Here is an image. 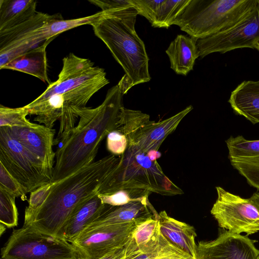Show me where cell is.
I'll use <instances>...</instances> for the list:
<instances>
[{
    "label": "cell",
    "instance_id": "obj_25",
    "mask_svg": "<svg viewBox=\"0 0 259 259\" xmlns=\"http://www.w3.org/2000/svg\"><path fill=\"white\" fill-rule=\"evenodd\" d=\"M52 15L37 12L28 21L10 29L0 31V49L11 44L28 40L30 33L40 27Z\"/></svg>",
    "mask_w": 259,
    "mask_h": 259
},
{
    "label": "cell",
    "instance_id": "obj_30",
    "mask_svg": "<svg viewBox=\"0 0 259 259\" xmlns=\"http://www.w3.org/2000/svg\"><path fill=\"white\" fill-rule=\"evenodd\" d=\"M0 188L10 194L20 197L22 200H27L26 189L0 163Z\"/></svg>",
    "mask_w": 259,
    "mask_h": 259
},
{
    "label": "cell",
    "instance_id": "obj_16",
    "mask_svg": "<svg viewBox=\"0 0 259 259\" xmlns=\"http://www.w3.org/2000/svg\"><path fill=\"white\" fill-rule=\"evenodd\" d=\"M150 218L158 219L159 213L147 198L120 206L107 204L102 214L89 227L137 222Z\"/></svg>",
    "mask_w": 259,
    "mask_h": 259
},
{
    "label": "cell",
    "instance_id": "obj_34",
    "mask_svg": "<svg viewBox=\"0 0 259 259\" xmlns=\"http://www.w3.org/2000/svg\"><path fill=\"white\" fill-rule=\"evenodd\" d=\"M89 2L99 7L102 11L133 7L128 0H89Z\"/></svg>",
    "mask_w": 259,
    "mask_h": 259
},
{
    "label": "cell",
    "instance_id": "obj_9",
    "mask_svg": "<svg viewBox=\"0 0 259 259\" xmlns=\"http://www.w3.org/2000/svg\"><path fill=\"white\" fill-rule=\"evenodd\" d=\"M0 163L27 193L52 181L42 162L13 137L7 126H0Z\"/></svg>",
    "mask_w": 259,
    "mask_h": 259
},
{
    "label": "cell",
    "instance_id": "obj_8",
    "mask_svg": "<svg viewBox=\"0 0 259 259\" xmlns=\"http://www.w3.org/2000/svg\"><path fill=\"white\" fill-rule=\"evenodd\" d=\"M190 105L164 120H150L149 115L139 110L121 108L116 129L124 134L128 145H134L147 154L158 151L166 138L173 133L183 118L192 109Z\"/></svg>",
    "mask_w": 259,
    "mask_h": 259
},
{
    "label": "cell",
    "instance_id": "obj_14",
    "mask_svg": "<svg viewBox=\"0 0 259 259\" xmlns=\"http://www.w3.org/2000/svg\"><path fill=\"white\" fill-rule=\"evenodd\" d=\"M7 127L13 137L42 162L52 179L56 157L53 150L55 130L34 123L27 126Z\"/></svg>",
    "mask_w": 259,
    "mask_h": 259
},
{
    "label": "cell",
    "instance_id": "obj_36",
    "mask_svg": "<svg viewBox=\"0 0 259 259\" xmlns=\"http://www.w3.org/2000/svg\"><path fill=\"white\" fill-rule=\"evenodd\" d=\"M100 259H126L125 247L123 246L115 248Z\"/></svg>",
    "mask_w": 259,
    "mask_h": 259
},
{
    "label": "cell",
    "instance_id": "obj_20",
    "mask_svg": "<svg viewBox=\"0 0 259 259\" xmlns=\"http://www.w3.org/2000/svg\"><path fill=\"white\" fill-rule=\"evenodd\" d=\"M158 219L150 218L137 222L130 239L124 246L126 259H130L159 245L161 233Z\"/></svg>",
    "mask_w": 259,
    "mask_h": 259
},
{
    "label": "cell",
    "instance_id": "obj_1",
    "mask_svg": "<svg viewBox=\"0 0 259 259\" xmlns=\"http://www.w3.org/2000/svg\"><path fill=\"white\" fill-rule=\"evenodd\" d=\"M122 89L118 83L107 92L103 103L78 111L79 121L56 152L51 183L57 182L94 162L101 143L115 130L122 104Z\"/></svg>",
    "mask_w": 259,
    "mask_h": 259
},
{
    "label": "cell",
    "instance_id": "obj_6",
    "mask_svg": "<svg viewBox=\"0 0 259 259\" xmlns=\"http://www.w3.org/2000/svg\"><path fill=\"white\" fill-rule=\"evenodd\" d=\"M62 61L58 79L51 83L34 100L40 101L60 94L66 101L84 106L96 92L109 83L104 69L94 66L88 59L70 53Z\"/></svg>",
    "mask_w": 259,
    "mask_h": 259
},
{
    "label": "cell",
    "instance_id": "obj_33",
    "mask_svg": "<svg viewBox=\"0 0 259 259\" xmlns=\"http://www.w3.org/2000/svg\"><path fill=\"white\" fill-rule=\"evenodd\" d=\"M127 147L126 137L118 130H113L107 136V148L112 154L120 156L125 152Z\"/></svg>",
    "mask_w": 259,
    "mask_h": 259
},
{
    "label": "cell",
    "instance_id": "obj_2",
    "mask_svg": "<svg viewBox=\"0 0 259 259\" xmlns=\"http://www.w3.org/2000/svg\"><path fill=\"white\" fill-rule=\"evenodd\" d=\"M118 160L119 157L113 154L105 156L62 180L51 183L46 199L24 224L57 236L74 209L98 193L100 186Z\"/></svg>",
    "mask_w": 259,
    "mask_h": 259
},
{
    "label": "cell",
    "instance_id": "obj_37",
    "mask_svg": "<svg viewBox=\"0 0 259 259\" xmlns=\"http://www.w3.org/2000/svg\"><path fill=\"white\" fill-rule=\"evenodd\" d=\"M250 199L259 209V192L254 193Z\"/></svg>",
    "mask_w": 259,
    "mask_h": 259
},
{
    "label": "cell",
    "instance_id": "obj_19",
    "mask_svg": "<svg viewBox=\"0 0 259 259\" xmlns=\"http://www.w3.org/2000/svg\"><path fill=\"white\" fill-rule=\"evenodd\" d=\"M234 112L252 124L259 123V80H245L232 92L228 100Z\"/></svg>",
    "mask_w": 259,
    "mask_h": 259
},
{
    "label": "cell",
    "instance_id": "obj_22",
    "mask_svg": "<svg viewBox=\"0 0 259 259\" xmlns=\"http://www.w3.org/2000/svg\"><path fill=\"white\" fill-rule=\"evenodd\" d=\"M197 40L191 36L178 35L166 50L170 68L177 74L186 75L193 70L195 60L199 57Z\"/></svg>",
    "mask_w": 259,
    "mask_h": 259
},
{
    "label": "cell",
    "instance_id": "obj_18",
    "mask_svg": "<svg viewBox=\"0 0 259 259\" xmlns=\"http://www.w3.org/2000/svg\"><path fill=\"white\" fill-rule=\"evenodd\" d=\"M158 220L162 236L194 259H197V234L194 228L169 217L165 210L159 213Z\"/></svg>",
    "mask_w": 259,
    "mask_h": 259
},
{
    "label": "cell",
    "instance_id": "obj_17",
    "mask_svg": "<svg viewBox=\"0 0 259 259\" xmlns=\"http://www.w3.org/2000/svg\"><path fill=\"white\" fill-rule=\"evenodd\" d=\"M97 194L78 205L72 212L57 236L71 243L106 209Z\"/></svg>",
    "mask_w": 259,
    "mask_h": 259
},
{
    "label": "cell",
    "instance_id": "obj_5",
    "mask_svg": "<svg viewBox=\"0 0 259 259\" xmlns=\"http://www.w3.org/2000/svg\"><path fill=\"white\" fill-rule=\"evenodd\" d=\"M259 0H190L174 25L197 39L226 30L241 20Z\"/></svg>",
    "mask_w": 259,
    "mask_h": 259
},
{
    "label": "cell",
    "instance_id": "obj_32",
    "mask_svg": "<svg viewBox=\"0 0 259 259\" xmlns=\"http://www.w3.org/2000/svg\"><path fill=\"white\" fill-rule=\"evenodd\" d=\"M138 14L145 17L152 24L163 1L128 0Z\"/></svg>",
    "mask_w": 259,
    "mask_h": 259
},
{
    "label": "cell",
    "instance_id": "obj_10",
    "mask_svg": "<svg viewBox=\"0 0 259 259\" xmlns=\"http://www.w3.org/2000/svg\"><path fill=\"white\" fill-rule=\"evenodd\" d=\"M217 199L210 213L219 227L232 233L247 235L259 231V209L249 198H244L215 187Z\"/></svg>",
    "mask_w": 259,
    "mask_h": 259
},
{
    "label": "cell",
    "instance_id": "obj_35",
    "mask_svg": "<svg viewBox=\"0 0 259 259\" xmlns=\"http://www.w3.org/2000/svg\"><path fill=\"white\" fill-rule=\"evenodd\" d=\"M165 241V237L161 234L160 242L157 247L150 250L142 252L130 259H156L163 251Z\"/></svg>",
    "mask_w": 259,
    "mask_h": 259
},
{
    "label": "cell",
    "instance_id": "obj_31",
    "mask_svg": "<svg viewBox=\"0 0 259 259\" xmlns=\"http://www.w3.org/2000/svg\"><path fill=\"white\" fill-rule=\"evenodd\" d=\"M51 184L43 185L30 193L28 206L25 210L24 222H27L42 204L48 197Z\"/></svg>",
    "mask_w": 259,
    "mask_h": 259
},
{
    "label": "cell",
    "instance_id": "obj_28",
    "mask_svg": "<svg viewBox=\"0 0 259 259\" xmlns=\"http://www.w3.org/2000/svg\"><path fill=\"white\" fill-rule=\"evenodd\" d=\"M16 197L0 188V224L8 228L17 226L18 212Z\"/></svg>",
    "mask_w": 259,
    "mask_h": 259
},
{
    "label": "cell",
    "instance_id": "obj_13",
    "mask_svg": "<svg viewBox=\"0 0 259 259\" xmlns=\"http://www.w3.org/2000/svg\"><path fill=\"white\" fill-rule=\"evenodd\" d=\"M223 230L216 239L198 242L197 259H259L255 241Z\"/></svg>",
    "mask_w": 259,
    "mask_h": 259
},
{
    "label": "cell",
    "instance_id": "obj_21",
    "mask_svg": "<svg viewBox=\"0 0 259 259\" xmlns=\"http://www.w3.org/2000/svg\"><path fill=\"white\" fill-rule=\"evenodd\" d=\"M54 38L47 39L40 46L21 55L2 69L18 71L35 76L45 82L51 83L48 75L46 48Z\"/></svg>",
    "mask_w": 259,
    "mask_h": 259
},
{
    "label": "cell",
    "instance_id": "obj_23",
    "mask_svg": "<svg viewBox=\"0 0 259 259\" xmlns=\"http://www.w3.org/2000/svg\"><path fill=\"white\" fill-rule=\"evenodd\" d=\"M103 11L78 18L64 20L59 13L52 15L39 28L34 30L33 36L39 43L51 38H55L59 34L83 25H92L102 18Z\"/></svg>",
    "mask_w": 259,
    "mask_h": 259
},
{
    "label": "cell",
    "instance_id": "obj_26",
    "mask_svg": "<svg viewBox=\"0 0 259 259\" xmlns=\"http://www.w3.org/2000/svg\"><path fill=\"white\" fill-rule=\"evenodd\" d=\"M190 0H163L160 5L156 19L152 26L168 28L174 25L176 20L182 13Z\"/></svg>",
    "mask_w": 259,
    "mask_h": 259
},
{
    "label": "cell",
    "instance_id": "obj_4",
    "mask_svg": "<svg viewBox=\"0 0 259 259\" xmlns=\"http://www.w3.org/2000/svg\"><path fill=\"white\" fill-rule=\"evenodd\" d=\"M124 189H142L163 196L184 193L163 172L157 161L151 160L138 147L128 145L117 164L100 186L98 193Z\"/></svg>",
    "mask_w": 259,
    "mask_h": 259
},
{
    "label": "cell",
    "instance_id": "obj_29",
    "mask_svg": "<svg viewBox=\"0 0 259 259\" xmlns=\"http://www.w3.org/2000/svg\"><path fill=\"white\" fill-rule=\"evenodd\" d=\"M29 112L25 106L10 108L1 105L0 126H23L31 124L26 116Z\"/></svg>",
    "mask_w": 259,
    "mask_h": 259
},
{
    "label": "cell",
    "instance_id": "obj_12",
    "mask_svg": "<svg viewBox=\"0 0 259 259\" xmlns=\"http://www.w3.org/2000/svg\"><path fill=\"white\" fill-rule=\"evenodd\" d=\"M137 222L88 227L71 243L81 259H100L124 246Z\"/></svg>",
    "mask_w": 259,
    "mask_h": 259
},
{
    "label": "cell",
    "instance_id": "obj_7",
    "mask_svg": "<svg viewBox=\"0 0 259 259\" xmlns=\"http://www.w3.org/2000/svg\"><path fill=\"white\" fill-rule=\"evenodd\" d=\"M1 255V259H81L71 243L24 224L13 231Z\"/></svg>",
    "mask_w": 259,
    "mask_h": 259
},
{
    "label": "cell",
    "instance_id": "obj_38",
    "mask_svg": "<svg viewBox=\"0 0 259 259\" xmlns=\"http://www.w3.org/2000/svg\"><path fill=\"white\" fill-rule=\"evenodd\" d=\"M6 227L3 225L0 224V235L2 236L3 233L5 232L6 230Z\"/></svg>",
    "mask_w": 259,
    "mask_h": 259
},
{
    "label": "cell",
    "instance_id": "obj_40",
    "mask_svg": "<svg viewBox=\"0 0 259 259\" xmlns=\"http://www.w3.org/2000/svg\"><path fill=\"white\" fill-rule=\"evenodd\" d=\"M156 259H158V258H157Z\"/></svg>",
    "mask_w": 259,
    "mask_h": 259
},
{
    "label": "cell",
    "instance_id": "obj_11",
    "mask_svg": "<svg viewBox=\"0 0 259 259\" xmlns=\"http://www.w3.org/2000/svg\"><path fill=\"white\" fill-rule=\"evenodd\" d=\"M259 39V3L241 20L230 28L197 39L199 57L213 53H225L237 49H254Z\"/></svg>",
    "mask_w": 259,
    "mask_h": 259
},
{
    "label": "cell",
    "instance_id": "obj_3",
    "mask_svg": "<svg viewBox=\"0 0 259 259\" xmlns=\"http://www.w3.org/2000/svg\"><path fill=\"white\" fill-rule=\"evenodd\" d=\"M103 12L104 16L91 25L125 72L118 83L124 95L151 79L145 46L135 30L138 14L133 7Z\"/></svg>",
    "mask_w": 259,
    "mask_h": 259
},
{
    "label": "cell",
    "instance_id": "obj_15",
    "mask_svg": "<svg viewBox=\"0 0 259 259\" xmlns=\"http://www.w3.org/2000/svg\"><path fill=\"white\" fill-rule=\"evenodd\" d=\"M232 166L251 186L259 190V140L231 136L225 141Z\"/></svg>",
    "mask_w": 259,
    "mask_h": 259
},
{
    "label": "cell",
    "instance_id": "obj_27",
    "mask_svg": "<svg viewBox=\"0 0 259 259\" xmlns=\"http://www.w3.org/2000/svg\"><path fill=\"white\" fill-rule=\"evenodd\" d=\"M152 193L142 189H124L105 194L97 193L103 204L120 206L148 198Z\"/></svg>",
    "mask_w": 259,
    "mask_h": 259
},
{
    "label": "cell",
    "instance_id": "obj_39",
    "mask_svg": "<svg viewBox=\"0 0 259 259\" xmlns=\"http://www.w3.org/2000/svg\"><path fill=\"white\" fill-rule=\"evenodd\" d=\"M254 49L259 51V39H258L254 44Z\"/></svg>",
    "mask_w": 259,
    "mask_h": 259
},
{
    "label": "cell",
    "instance_id": "obj_24",
    "mask_svg": "<svg viewBox=\"0 0 259 259\" xmlns=\"http://www.w3.org/2000/svg\"><path fill=\"white\" fill-rule=\"evenodd\" d=\"M34 0H1L0 31L21 24L37 13Z\"/></svg>",
    "mask_w": 259,
    "mask_h": 259
}]
</instances>
